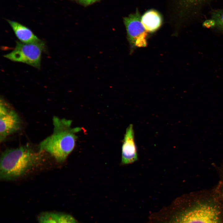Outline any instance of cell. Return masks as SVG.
<instances>
[{"mask_svg": "<svg viewBox=\"0 0 223 223\" xmlns=\"http://www.w3.org/2000/svg\"><path fill=\"white\" fill-rule=\"evenodd\" d=\"M45 153L28 145L5 150L1 156L0 179L12 180L33 171L45 161Z\"/></svg>", "mask_w": 223, "mask_h": 223, "instance_id": "cell-1", "label": "cell"}, {"mask_svg": "<svg viewBox=\"0 0 223 223\" xmlns=\"http://www.w3.org/2000/svg\"><path fill=\"white\" fill-rule=\"evenodd\" d=\"M71 122L54 117L53 132L40 143L38 150L49 154L58 162H63L74 149L77 138L75 133L81 129L71 128Z\"/></svg>", "mask_w": 223, "mask_h": 223, "instance_id": "cell-2", "label": "cell"}, {"mask_svg": "<svg viewBox=\"0 0 223 223\" xmlns=\"http://www.w3.org/2000/svg\"><path fill=\"white\" fill-rule=\"evenodd\" d=\"M167 223H223L222 209L212 198H196Z\"/></svg>", "mask_w": 223, "mask_h": 223, "instance_id": "cell-3", "label": "cell"}, {"mask_svg": "<svg viewBox=\"0 0 223 223\" xmlns=\"http://www.w3.org/2000/svg\"><path fill=\"white\" fill-rule=\"evenodd\" d=\"M45 47L42 41L32 43L17 41L15 49L4 57L12 61L24 63L40 69L42 54Z\"/></svg>", "mask_w": 223, "mask_h": 223, "instance_id": "cell-4", "label": "cell"}, {"mask_svg": "<svg viewBox=\"0 0 223 223\" xmlns=\"http://www.w3.org/2000/svg\"><path fill=\"white\" fill-rule=\"evenodd\" d=\"M127 38L131 48L145 47L147 45V32L141 22V17L137 9L135 13L123 18Z\"/></svg>", "mask_w": 223, "mask_h": 223, "instance_id": "cell-5", "label": "cell"}, {"mask_svg": "<svg viewBox=\"0 0 223 223\" xmlns=\"http://www.w3.org/2000/svg\"><path fill=\"white\" fill-rule=\"evenodd\" d=\"M21 121L17 113L9 107L0 109V140L4 141L7 137L20 129Z\"/></svg>", "mask_w": 223, "mask_h": 223, "instance_id": "cell-6", "label": "cell"}, {"mask_svg": "<svg viewBox=\"0 0 223 223\" xmlns=\"http://www.w3.org/2000/svg\"><path fill=\"white\" fill-rule=\"evenodd\" d=\"M138 154L134 141V133L132 125L127 129L122 148V164H127L136 161Z\"/></svg>", "mask_w": 223, "mask_h": 223, "instance_id": "cell-7", "label": "cell"}, {"mask_svg": "<svg viewBox=\"0 0 223 223\" xmlns=\"http://www.w3.org/2000/svg\"><path fill=\"white\" fill-rule=\"evenodd\" d=\"M7 20L20 42L24 43H32L42 41L27 27L15 21Z\"/></svg>", "mask_w": 223, "mask_h": 223, "instance_id": "cell-8", "label": "cell"}, {"mask_svg": "<svg viewBox=\"0 0 223 223\" xmlns=\"http://www.w3.org/2000/svg\"><path fill=\"white\" fill-rule=\"evenodd\" d=\"M141 22L147 32H154L161 26L162 17L157 11L151 9L146 11L141 17Z\"/></svg>", "mask_w": 223, "mask_h": 223, "instance_id": "cell-9", "label": "cell"}, {"mask_svg": "<svg viewBox=\"0 0 223 223\" xmlns=\"http://www.w3.org/2000/svg\"><path fill=\"white\" fill-rule=\"evenodd\" d=\"M211 17L215 22V27L223 32V9L213 11L211 13Z\"/></svg>", "mask_w": 223, "mask_h": 223, "instance_id": "cell-10", "label": "cell"}, {"mask_svg": "<svg viewBox=\"0 0 223 223\" xmlns=\"http://www.w3.org/2000/svg\"><path fill=\"white\" fill-rule=\"evenodd\" d=\"M39 223H58L55 213L45 212L40 214L38 217Z\"/></svg>", "mask_w": 223, "mask_h": 223, "instance_id": "cell-11", "label": "cell"}, {"mask_svg": "<svg viewBox=\"0 0 223 223\" xmlns=\"http://www.w3.org/2000/svg\"><path fill=\"white\" fill-rule=\"evenodd\" d=\"M55 215L58 223H77L72 216L68 214L55 213Z\"/></svg>", "mask_w": 223, "mask_h": 223, "instance_id": "cell-12", "label": "cell"}, {"mask_svg": "<svg viewBox=\"0 0 223 223\" xmlns=\"http://www.w3.org/2000/svg\"><path fill=\"white\" fill-rule=\"evenodd\" d=\"M208 0H181L184 6L186 8L197 9Z\"/></svg>", "mask_w": 223, "mask_h": 223, "instance_id": "cell-13", "label": "cell"}, {"mask_svg": "<svg viewBox=\"0 0 223 223\" xmlns=\"http://www.w3.org/2000/svg\"><path fill=\"white\" fill-rule=\"evenodd\" d=\"M203 26L207 28L215 27L216 23L215 21L211 19L206 20L203 23Z\"/></svg>", "mask_w": 223, "mask_h": 223, "instance_id": "cell-14", "label": "cell"}, {"mask_svg": "<svg viewBox=\"0 0 223 223\" xmlns=\"http://www.w3.org/2000/svg\"><path fill=\"white\" fill-rule=\"evenodd\" d=\"M79 2L84 6H87L97 2L99 0H78Z\"/></svg>", "mask_w": 223, "mask_h": 223, "instance_id": "cell-15", "label": "cell"}, {"mask_svg": "<svg viewBox=\"0 0 223 223\" xmlns=\"http://www.w3.org/2000/svg\"><path fill=\"white\" fill-rule=\"evenodd\" d=\"M222 183L221 186V199L223 202V172L222 174Z\"/></svg>", "mask_w": 223, "mask_h": 223, "instance_id": "cell-16", "label": "cell"}]
</instances>
